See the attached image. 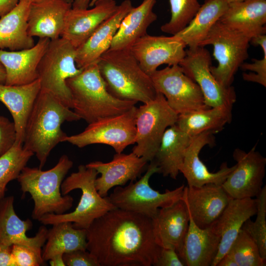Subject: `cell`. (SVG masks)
<instances>
[{
	"label": "cell",
	"mask_w": 266,
	"mask_h": 266,
	"mask_svg": "<svg viewBox=\"0 0 266 266\" xmlns=\"http://www.w3.org/2000/svg\"><path fill=\"white\" fill-rule=\"evenodd\" d=\"M133 6L131 0H124L114 13L102 23L88 39L76 49L75 63L82 69L97 63L101 55L110 49L120 24Z\"/></svg>",
	"instance_id": "obj_23"
},
{
	"label": "cell",
	"mask_w": 266,
	"mask_h": 266,
	"mask_svg": "<svg viewBox=\"0 0 266 266\" xmlns=\"http://www.w3.org/2000/svg\"><path fill=\"white\" fill-rule=\"evenodd\" d=\"M156 0H143L133 7L122 20L110 49H130L139 38L147 34L148 28L157 19L153 11Z\"/></svg>",
	"instance_id": "obj_31"
},
{
	"label": "cell",
	"mask_w": 266,
	"mask_h": 266,
	"mask_svg": "<svg viewBox=\"0 0 266 266\" xmlns=\"http://www.w3.org/2000/svg\"><path fill=\"white\" fill-rule=\"evenodd\" d=\"M214 133L206 132L192 137L180 170L187 180L188 186L199 187L207 184L222 185L235 168V165L229 167L227 163L224 162L218 171L211 172L200 159L201 149L206 145L214 144Z\"/></svg>",
	"instance_id": "obj_19"
},
{
	"label": "cell",
	"mask_w": 266,
	"mask_h": 266,
	"mask_svg": "<svg viewBox=\"0 0 266 266\" xmlns=\"http://www.w3.org/2000/svg\"><path fill=\"white\" fill-rule=\"evenodd\" d=\"M183 198L190 215L201 229L212 225L232 199L222 185L215 184L185 186Z\"/></svg>",
	"instance_id": "obj_16"
},
{
	"label": "cell",
	"mask_w": 266,
	"mask_h": 266,
	"mask_svg": "<svg viewBox=\"0 0 266 266\" xmlns=\"http://www.w3.org/2000/svg\"><path fill=\"white\" fill-rule=\"evenodd\" d=\"M118 5L115 0H99L91 9L72 7L67 12L61 37L76 49L82 45Z\"/></svg>",
	"instance_id": "obj_18"
},
{
	"label": "cell",
	"mask_w": 266,
	"mask_h": 266,
	"mask_svg": "<svg viewBox=\"0 0 266 266\" xmlns=\"http://www.w3.org/2000/svg\"><path fill=\"white\" fill-rule=\"evenodd\" d=\"M31 4L29 0H20L12 10L0 17V49L17 51L35 44L28 33Z\"/></svg>",
	"instance_id": "obj_30"
},
{
	"label": "cell",
	"mask_w": 266,
	"mask_h": 266,
	"mask_svg": "<svg viewBox=\"0 0 266 266\" xmlns=\"http://www.w3.org/2000/svg\"><path fill=\"white\" fill-rule=\"evenodd\" d=\"M98 174L95 169L79 165L78 170L64 179L61 186L62 195L75 189L81 191L79 202L74 211L61 214H45L37 221L44 225L70 222L75 228L87 229L95 220L116 208L107 196L103 197L98 193L95 186Z\"/></svg>",
	"instance_id": "obj_6"
},
{
	"label": "cell",
	"mask_w": 266,
	"mask_h": 266,
	"mask_svg": "<svg viewBox=\"0 0 266 266\" xmlns=\"http://www.w3.org/2000/svg\"><path fill=\"white\" fill-rule=\"evenodd\" d=\"M179 65L183 72L198 85L206 105L232 110L236 100L234 89L232 86H222L214 77L210 71L211 56L206 49L201 46L189 48Z\"/></svg>",
	"instance_id": "obj_12"
},
{
	"label": "cell",
	"mask_w": 266,
	"mask_h": 266,
	"mask_svg": "<svg viewBox=\"0 0 266 266\" xmlns=\"http://www.w3.org/2000/svg\"><path fill=\"white\" fill-rule=\"evenodd\" d=\"M220 240L221 235L214 223L201 229L189 214L188 229L178 254L185 266H211Z\"/></svg>",
	"instance_id": "obj_22"
},
{
	"label": "cell",
	"mask_w": 266,
	"mask_h": 266,
	"mask_svg": "<svg viewBox=\"0 0 266 266\" xmlns=\"http://www.w3.org/2000/svg\"><path fill=\"white\" fill-rule=\"evenodd\" d=\"M98 0H91L89 4V7H93Z\"/></svg>",
	"instance_id": "obj_50"
},
{
	"label": "cell",
	"mask_w": 266,
	"mask_h": 266,
	"mask_svg": "<svg viewBox=\"0 0 266 266\" xmlns=\"http://www.w3.org/2000/svg\"><path fill=\"white\" fill-rule=\"evenodd\" d=\"M234 149L233 157L236 164L222 186L232 199L257 197L263 187L266 158L256 151Z\"/></svg>",
	"instance_id": "obj_14"
},
{
	"label": "cell",
	"mask_w": 266,
	"mask_h": 266,
	"mask_svg": "<svg viewBox=\"0 0 266 266\" xmlns=\"http://www.w3.org/2000/svg\"><path fill=\"white\" fill-rule=\"evenodd\" d=\"M171 18L162 25V32L175 35L186 27L195 16L201 5L198 0H169Z\"/></svg>",
	"instance_id": "obj_37"
},
{
	"label": "cell",
	"mask_w": 266,
	"mask_h": 266,
	"mask_svg": "<svg viewBox=\"0 0 266 266\" xmlns=\"http://www.w3.org/2000/svg\"><path fill=\"white\" fill-rule=\"evenodd\" d=\"M155 266H185L176 251L171 248L161 247Z\"/></svg>",
	"instance_id": "obj_43"
},
{
	"label": "cell",
	"mask_w": 266,
	"mask_h": 266,
	"mask_svg": "<svg viewBox=\"0 0 266 266\" xmlns=\"http://www.w3.org/2000/svg\"><path fill=\"white\" fill-rule=\"evenodd\" d=\"M76 49L61 37L50 40L37 69L41 89L49 92L70 108L71 96L66 81L82 70L75 63Z\"/></svg>",
	"instance_id": "obj_8"
},
{
	"label": "cell",
	"mask_w": 266,
	"mask_h": 266,
	"mask_svg": "<svg viewBox=\"0 0 266 266\" xmlns=\"http://www.w3.org/2000/svg\"><path fill=\"white\" fill-rule=\"evenodd\" d=\"M63 256H57L49 260L50 265L52 266H66Z\"/></svg>",
	"instance_id": "obj_47"
},
{
	"label": "cell",
	"mask_w": 266,
	"mask_h": 266,
	"mask_svg": "<svg viewBox=\"0 0 266 266\" xmlns=\"http://www.w3.org/2000/svg\"><path fill=\"white\" fill-rule=\"evenodd\" d=\"M73 164L67 155H63L49 169L27 166L22 169L17 180L21 190L29 193L33 201V219L38 220L47 214H63L72 206L73 198L68 194L62 195L61 186Z\"/></svg>",
	"instance_id": "obj_5"
},
{
	"label": "cell",
	"mask_w": 266,
	"mask_h": 266,
	"mask_svg": "<svg viewBox=\"0 0 266 266\" xmlns=\"http://www.w3.org/2000/svg\"><path fill=\"white\" fill-rule=\"evenodd\" d=\"M151 221L156 243L161 247L173 249L178 253L189 223V211L183 197L172 205L160 208Z\"/></svg>",
	"instance_id": "obj_21"
},
{
	"label": "cell",
	"mask_w": 266,
	"mask_h": 266,
	"mask_svg": "<svg viewBox=\"0 0 266 266\" xmlns=\"http://www.w3.org/2000/svg\"><path fill=\"white\" fill-rule=\"evenodd\" d=\"M136 110L134 106L122 114L99 119L89 123L80 133L67 135L65 142L79 148L105 144L111 146L116 153H122L127 147L135 143Z\"/></svg>",
	"instance_id": "obj_11"
},
{
	"label": "cell",
	"mask_w": 266,
	"mask_h": 266,
	"mask_svg": "<svg viewBox=\"0 0 266 266\" xmlns=\"http://www.w3.org/2000/svg\"><path fill=\"white\" fill-rule=\"evenodd\" d=\"M40 90L38 79L23 85L0 84V101L12 115L16 132V142L23 144L26 123Z\"/></svg>",
	"instance_id": "obj_28"
},
{
	"label": "cell",
	"mask_w": 266,
	"mask_h": 266,
	"mask_svg": "<svg viewBox=\"0 0 266 266\" xmlns=\"http://www.w3.org/2000/svg\"><path fill=\"white\" fill-rule=\"evenodd\" d=\"M48 230L42 251L44 261L77 250H87V229H77L70 222L55 224Z\"/></svg>",
	"instance_id": "obj_33"
},
{
	"label": "cell",
	"mask_w": 266,
	"mask_h": 266,
	"mask_svg": "<svg viewBox=\"0 0 266 266\" xmlns=\"http://www.w3.org/2000/svg\"><path fill=\"white\" fill-rule=\"evenodd\" d=\"M266 260L250 235L241 229L225 256L216 266H265Z\"/></svg>",
	"instance_id": "obj_35"
},
{
	"label": "cell",
	"mask_w": 266,
	"mask_h": 266,
	"mask_svg": "<svg viewBox=\"0 0 266 266\" xmlns=\"http://www.w3.org/2000/svg\"><path fill=\"white\" fill-rule=\"evenodd\" d=\"M11 254L16 266H39L44 262L42 254L21 245H12Z\"/></svg>",
	"instance_id": "obj_40"
},
{
	"label": "cell",
	"mask_w": 266,
	"mask_h": 266,
	"mask_svg": "<svg viewBox=\"0 0 266 266\" xmlns=\"http://www.w3.org/2000/svg\"><path fill=\"white\" fill-rule=\"evenodd\" d=\"M178 115L169 106L164 95L159 92L153 100L136 107V145L132 152L148 162L152 161L165 132L176 124Z\"/></svg>",
	"instance_id": "obj_9"
},
{
	"label": "cell",
	"mask_w": 266,
	"mask_h": 266,
	"mask_svg": "<svg viewBox=\"0 0 266 266\" xmlns=\"http://www.w3.org/2000/svg\"><path fill=\"white\" fill-rule=\"evenodd\" d=\"M20 0H0V17L12 10Z\"/></svg>",
	"instance_id": "obj_45"
},
{
	"label": "cell",
	"mask_w": 266,
	"mask_h": 266,
	"mask_svg": "<svg viewBox=\"0 0 266 266\" xmlns=\"http://www.w3.org/2000/svg\"><path fill=\"white\" fill-rule=\"evenodd\" d=\"M250 38L220 21L213 26L200 46H213V56L217 66H211L210 71L217 81L224 87H230L238 68L248 58Z\"/></svg>",
	"instance_id": "obj_10"
},
{
	"label": "cell",
	"mask_w": 266,
	"mask_h": 266,
	"mask_svg": "<svg viewBox=\"0 0 266 266\" xmlns=\"http://www.w3.org/2000/svg\"><path fill=\"white\" fill-rule=\"evenodd\" d=\"M80 118L52 94L41 89L28 117L23 147L35 155L39 168L45 164L51 151L65 142L67 134L61 126L65 122Z\"/></svg>",
	"instance_id": "obj_2"
},
{
	"label": "cell",
	"mask_w": 266,
	"mask_h": 266,
	"mask_svg": "<svg viewBox=\"0 0 266 266\" xmlns=\"http://www.w3.org/2000/svg\"><path fill=\"white\" fill-rule=\"evenodd\" d=\"M254 45H260L263 49L264 56L262 59H253V63H244L240 66L242 70L252 72L243 73V79L247 81L258 83L266 86V35L260 34L254 36L250 42Z\"/></svg>",
	"instance_id": "obj_39"
},
{
	"label": "cell",
	"mask_w": 266,
	"mask_h": 266,
	"mask_svg": "<svg viewBox=\"0 0 266 266\" xmlns=\"http://www.w3.org/2000/svg\"><path fill=\"white\" fill-rule=\"evenodd\" d=\"M63 260L67 266H100L95 258L87 250H77L64 254Z\"/></svg>",
	"instance_id": "obj_42"
},
{
	"label": "cell",
	"mask_w": 266,
	"mask_h": 266,
	"mask_svg": "<svg viewBox=\"0 0 266 266\" xmlns=\"http://www.w3.org/2000/svg\"><path fill=\"white\" fill-rule=\"evenodd\" d=\"M257 210L256 199L252 198L232 199L214 222L221 235L217 254L211 266H216L225 256L243 224L256 215Z\"/></svg>",
	"instance_id": "obj_26"
},
{
	"label": "cell",
	"mask_w": 266,
	"mask_h": 266,
	"mask_svg": "<svg viewBox=\"0 0 266 266\" xmlns=\"http://www.w3.org/2000/svg\"><path fill=\"white\" fill-rule=\"evenodd\" d=\"M186 44L175 35L146 34L137 40L130 50L141 68L149 75L163 65H179L186 54Z\"/></svg>",
	"instance_id": "obj_15"
},
{
	"label": "cell",
	"mask_w": 266,
	"mask_h": 266,
	"mask_svg": "<svg viewBox=\"0 0 266 266\" xmlns=\"http://www.w3.org/2000/svg\"><path fill=\"white\" fill-rule=\"evenodd\" d=\"M97 65L107 90L115 98L144 103L156 97L157 92L150 75L130 49H109Z\"/></svg>",
	"instance_id": "obj_3"
},
{
	"label": "cell",
	"mask_w": 266,
	"mask_h": 266,
	"mask_svg": "<svg viewBox=\"0 0 266 266\" xmlns=\"http://www.w3.org/2000/svg\"><path fill=\"white\" fill-rule=\"evenodd\" d=\"M66 83L71 96L72 109L88 124L124 113L137 103L117 99L108 92L97 63L82 68Z\"/></svg>",
	"instance_id": "obj_4"
},
{
	"label": "cell",
	"mask_w": 266,
	"mask_h": 266,
	"mask_svg": "<svg viewBox=\"0 0 266 266\" xmlns=\"http://www.w3.org/2000/svg\"><path fill=\"white\" fill-rule=\"evenodd\" d=\"M157 92L164 95L169 106L178 115L210 108L206 105L198 85L179 65L157 70L150 75Z\"/></svg>",
	"instance_id": "obj_13"
},
{
	"label": "cell",
	"mask_w": 266,
	"mask_h": 266,
	"mask_svg": "<svg viewBox=\"0 0 266 266\" xmlns=\"http://www.w3.org/2000/svg\"><path fill=\"white\" fill-rule=\"evenodd\" d=\"M16 141V132L13 122L0 116V157L10 150Z\"/></svg>",
	"instance_id": "obj_41"
},
{
	"label": "cell",
	"mask_w": 266,
	"mask_h": 266,
	"mask_svg": "<svg viewBox=\"0 0 266 266\" xmlns=\"http://www.w3.org/2000/svg\"><path fill=\"white\" fill-rule=\"evenodd\" d=\"M0 266H16L11 254V246L0 242Z\"/></svg>",
	"instance_id": "obj_44"
},
{
	"label": "cell",
	"mask_w": 266,
	"mask_h": 266,
	"mask_svg": "<svg viewBox=\"0 0 266 266\" xmlns=\"http://www.w3.org/2000/svg\"><path fill=\"white\" fill-rule=\"evenodd\" d=\"M6 72L2 64L0 62V84H5Z\"/></svg>",
	"instance_id": "obj_48"
},
{
	"label": "cell",
	"mask_w": 266,
	"mask_h": 266,
	"mask_svg": "<svg viewBox=\"0 0 266 266\" xmlns=\"http://www.w3.org/2000/svg\"><path fill=\"white\" fill-rule=\"evenodd\" d=\"M192 137L181 130L176 124L165 132L153 162L164 176L176 179L180 172L186 150Z\"/></svg>",
	"instance_id": "obj_29"
},
{
	"label": "cell",
	"mask_w": 266,
	"mask_h": 266,
	"mask_svg": "<svg viewBox=\"0 0 266 266\" xmlns=\"http://www.w3.org/2000/svg\"><path fill=\"white\" fill-rule=\"evenodd\" d=\"M226 2H227L228 3L237 2V1H240L244 0H224Z\"/></svg>",
	"instance_id": "obj_49"
},
{
	"label": "cell",
	"mask_w": 266,
	"mask_h": 266,
	"mask_svg": "<svg viewBox=\"0 0 266 266\" xmlns=\"http://www.w3.org/2000/svg\"><path fill=\"white\" fill-rule=\"evenodd\" d=\"M161 247L155 242L151 219L113 209L87 229V250L100 266H151Z\"/></svg>",
	"instance_id": "obj_1"
},
{
	"label": "cell",
	"mask_w": 266,
	"mask_h": 266,
	"mask_svg": "<svg viewBox=\"0 0 266 266\" xmlns=\"http://www.w3.org/2000/svg\"><path fill=\"white\" fill-rule=\"evenodd\" d=\"M67 1H68L69 3H71L72 4L73 2V0H66Z\"/></svg>",
	"instance_id": "obj_52"
},
{
	"label": "cell",
	"mask_w": 266,
	"mask_h": 266,
	"mask_svg": "<svg viewBox=\"0 0 266 266\" xmlns=\"http://www.w3.org/2000/svg\"><path fill=\"white\" fill-rule=\"evenodd\" d=\"M228 5L224 0H205L188 25L175 35L189 48L200 46L225 13Z\"/></svg>",
	"instance_id": "obj_32"
},
{
	"label": "cell",
	"mask_w": 266,
	"mask_h": 266,
	"mask_svg": "<svg viewBox=\"0 0 266 266\" xmlns=\"http://www.w3.org/2000/svg\"><path fill=\"white\" fill-rule=\"evenodd\" d=\"M14 202L13 196L0 200V242L9 246L23 245L42 254L41 248L46 241L48 230L42 226L33 237H28L26 233L32 229L33 223L29 219L23 220L19 217Z\"/></svg>",
	"instance_id": "obj_20"
},
{
	"label": "cell",
	"mask_w": 266,
	"mask_h": 266,
	"mask_svg": "<svg viewBox=\"0 0 266 266\" xmlns=\"http://www.w3.org/2000/svg\"><path fill=\"white\" fill-rule=\"evenodd\" d=\"M91 0H73L72 8L76 9H87Z\"/></svg>",
	"instance_id": "obj_46"
},
{
	"label": "cell",
	"mask_w": 266,
	"mask_h": 266,
	"mask_svg": "<svg viewBox=\"0 0 266 266\" xmlns=\"http://www.w3.org/2000/svg\"><path fill=\"white\" fill-rule=\"evenodd\" d=\"M72 4L66 0H41L31 3L28 16V33L33 37L50 40L61 37L65 19Z\"/></svg>",
	"instance_id": "obj_25"
},
{
	"label": "cell",
	"mask_w": 266,
	"mask_h": 266,
	"mask_svg": "<svg viewBox=\"0 0 266 266\" xmlns=\"http://www.w3.org/2000/svg\"><path fill=\"white\" fill-rule=\"evenodd\" d=\"M232 110L210 107L179 114L176 125L191 137L206 132H220L232 119Z\"/></svg>",
	"instance_id": "obj_34"
},
{
	"label": "cell",
	"mask_w": 266,
	"mask_h": 266,
	"mask_svg": "<svg viewBox=\"0 0 266 266\" xmlns=\"http://www.w3.org/2000/svg\"><path fill=\"white\" fill-rule=\"evenodd\" d=\"M250 38L266 33V0H244L228 3L219 20Z\"/></svg>",
	"instance_id": "obj_27"
},
{
	"label": "cell",
	"mask_w": 266,
	"mask_h": 266,
	"mask_svg": "<svg viewBox=\"0 0 266 266\" xmlns=\"http://www.w3.org/2000/svg\"><path fill=\"white\" fill-rule=\"evenodd\" d=\"M148 163L144 158L133 152L128 154L116 153L109 162L96 161L86 166L100 174L96 179L95 186L99 194L104 197L112 188L124 186L129 181L135 180Z\"/></svg>",
	"instance_id": "obj_17"
},
{
	"label": "cell",
	"mask_w": 266,
	"mask_h": 266,
	"mask_svg": "<svg viewBox=\"0 0 266 266\" xmlns=\"http://www.w3.org/2000/svg\"><path fill=\"white\" fill-rule=\"evenodd\" d=\"M34 155L15 142L6 153L0 157V200L5 197L8 183L17 179L22 169Z\"/></svg>",
	"instance_id": "obj_36"
},
{
	"label": "cell",
	"mask_w": 266,
	"mask_h": 266,
	"mask_svg": "<svg viewBox=\"0 0 266 266\" xmlns=\"http://www.w3.org/2000/svg\"><path fill=\"white\" fill-rule=\"evenodd\" d=\"M257 217L254 222L250 218L243 224L242 229L246 232L257 244L263 259L266 260V186L257 196Z\"/></svg>",
	"instance_id": "obj_38"
},
{
	"label": "cell",
	"mask_w": 266,
	"mask_h": 266,
	"mask_svg": "<svg viewBox=\"0 0 266 266\" xmlns=\"http://www.w3.org/2000/svg\"><path fill=\"white\" fill-rule=\"evenodd\" d=\"M50 41L47 38H39L33 47L20 50L0 49V62L6 72L4 84L23 85L38 79L37 66Z\"/></svg>",
	"instance_id": "obj_24"
},
{
	"label": "cell",
	"mask_w": 266,
	"mask_h": 266,
	"mask_svg": "<svg viewBox=\"0 0 266 266\" xmlns=\"http://www.w3.org/2000/svg\"><path fill=\"white\" fill-rule=\"evenodd\" d=\"M29 0L31 2V3H33V2H35L40 1L41 0Z\"/></svg>",
	"instance_id": "obj_51"
},
{
	"label": "cell",
	"mask_w": 266,
	"mask_h": 266,
	"mask_svg": "<svg viewBox=\"0 0 266 266\" xmlns=\"http://www.w3.org/2000/svg\"><path fill=\"white\" fill-rule=\"evenodd\" d=\"M159 173V168L150 162L145 174L138 181L125 187L117 186L108 198L116 208L154 217L159 209L170 206L183 198L185 185L160 193L151 188L149 179Z\"/></svg>",
	"instance_id": "obj_7"
}]
</instances>
